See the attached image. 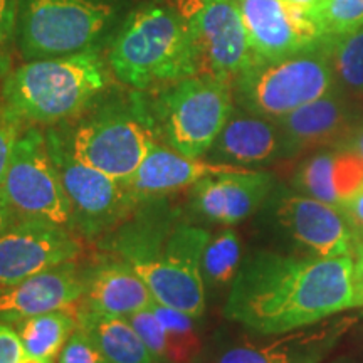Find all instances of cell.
<instances>
[{
  "instance_id": "cell-1",
  "label": "cell",
  "mask_w": 363,
  "mask_h": 363,
  "mask_svg": "<svg viewBox=\"0 0 363 363\" xmlns=\"http://www.w3.org/2000/svg\"><path fill=\"white\" fill-rule=\"evenodd\" d=\"M352 256L257 251L240 264L224 315L256 335L305 328L355 310Z\"/></svg>"
},
{
  "instance_id": "cell-2",
  "label": "cell",
  "mask_w": 363,
  "mask_h": 363,
  "mask_svg": "<svg viewBox=\"0 0 363 363\" xmlns=\"http://www.w3.org/2000/svg\"><path fill=\"white\" fill-rule=\"evenodd\" d=\"M208 239L184 208L163 197L140 202L123 224L103 235L101 247L133 267L155 301L199 320L207 306L202 256Z\"/></svg>"
},
{
  "instance_id": "cell-3",
  "label": "cell",
  "mask_w": 363,
  "mask_h": 363,
  "mask_svg": "<svg viewBox=\"0 0 363 363\" xmlns=\"http://www.w3.org/2000/svg\"><path fill=\"white\" fill-rule=\"evenodd\" d=\"M106 61L116 79L136 91L202 72L187 21L169 0L133 6L108 44Z\"/></svg>"
},
{
  "instance_id": "cell-4",
  "label": "cell",
  "mask_w": 363,
  "mask_h": 363,
  "mask_svg": "<svg viewBox=\"0 0 363 363\" xmlns=\"http://www.w3.org/2000/svg\"><path fill=\"white\" fill-rule=\"evenodd\" d=\"M103 51L26 61L11 71L0 98L27 125H61L88 110L110 89Z\"/></svg>"
},
{
  "instance_id": "cell-5",
  "label": "cell",
  "mask_w": 363,
  "mask_h": 363,
  "mask_svg": "<svg viewBox=\"0 0 363 363\" xmlns=\"http://www.w3.org/2000/svg\"><path fill=\"white\" fill-rule=\"evenodd\" d=\"M79 162L118 182L128 180L157 142L142 91L104 93L88 110L57 125Z\"/></svg>"
},
{
  "instance_id": "cell-6",
  "label": "cell",
  "mask_w": 363,
  "mask_h": 363,
  "mask_svg": "<svg viewBox=\"0 0 363 363\" xmlns=\"http://www.w3.org/2000/svg\"><path fill=\"white\" fill-rule=\"evenodd\" d=\"M133 0H19L16 45L24 61L103 51Z\"/></svg>"
},
{
  "instance_id": "cell-7",
  "label": "cell",
  "mask_w": 363,
  "mask_h": 363,
  "mask_svg": "<svg viewBox=\"0 0 363 363\" xmlns=\"http://www.w3.org/2000/svg\"><path fill=\"white\" fill-rule=\"evenodd\" d=\"M142 93L157 142L189 158L207 155L235 108L233 83L212 74Z\"/></svg>"
},
{
  "instance_id": "cell-8",
  "label": "cell",
  "mask_w": 363,
  "mask_h": 363,
  "mask_svg": "<svg viewBox=\"0 0 363 363\" xmlns=\"http://www.w3.org/2000/svg\"><path fill=\"white\" fill-rule=\"evenodd\" d=\"M335 88L325 38L320 44L276 61L252 62L233 81L235 106L281 118Z\"/></svg>"
},
{
  "instance_id": "cell-9",
  "label": "cell",
  "mask_w": 363,
  "mask_h": 363,
  "mask_svg": "<svg viewBox=\"0 0 363 363\" xmlns=\"http://www.w3.org/2000/svg\"><path fill=\"white\" fill-rule=\"evenodd\" d=\"M0 195L17 219L48 220L74 230L69 199L38 126H26L17 140Z\"/></svg>"
},
{
  "instance_id": "cell-10",
  "label": "cell",
  "mask_w": 363,
  "mask_h": 363,
  "mask_svg": "<svg viewBox=\"0 0 363 363\" xmlns=\"http://www.w3.org/2000/svg\"><path fill=\"white\" fill-rule=\"evenodd\" d=\"M45 133L49 153L56 163L72 208L74 233L88 239L103 238L123 224L140 202L118 182L93 167L79 162L67 148L57 125Z\"/></svg>"
},
{
  "instance_id": "cell-11",
  "label": "cell",
  "mask_w": 363,
  "mask_h": 363,
  "mask_svg": "<svg viewBox=\"0 0 363 363\" xmlns=\"http://www.w3.org/2000/svg\"><path fill=\"white\" fill-rule=\"evenodd\" d=\"M201 57V74L229 83L254 62L238 0H175Z\"/></svg>"
},
{
  "instance_id": "cell-12",
  "label": "cell",
  "mask_w": 363,
  "mask_h": 363,
  "mask_svg": "<svg viewBox=\"0 0 363 363\" xmlns=\"http://www.w3.org/2000/svg\"><path fill=\"white\" fill-rule=\"evenodd\" d=\"M271 219L284 235L315 257L352 256L360 229L337 206L321 202L294 190H276L269 201Z\"/></svg>"
},
{
  "instance_id": "cell-13",
  "label": "cell",
  "mask_w": 363,
  "mask_h": 363,
  "mask_svg": "<svg viewBox=\"0 0 363 363\" xmlns=\"http://www.w3.org/2000/svg\"><path fill=\"white\" fill-rule=\"evenodd\" d=\"M81 252L74 230L48 220L17 219L0 235V289L74 262Z\"/></svg>"
},
{
  "instance_id": "cell-14",
  "label": "cell",
  "mask_w": 363,
  "mask_h": 363,
  "mask_svg": "<svg viewBox=\"0 0 363 363\" xmlns=\"http://www.w3.org/2000/svg\"><path fill=\"white\" fill-rule=\"evenodd\" d=\"M254 62L293 56L323 40L310 9L288 0H238Z\"/></svg>"
},
{
  "instance_id": "cell-15",
  "label": "cell",
  "mask_w": 363,
  "mask_h": 363,
  "mask_svg": "<svg viewBox=\"0 0 363 363\" xmlns=\"http://www.w3.org/2000/svg\"><path fill=\"white\" fill-rule=\"evenodd\" d=\"M274 189V175L269 172H220L203 177L189 189V211L211 224L238 225L261 211Z\"/></svg>"
},
{
  "instance_id": "cell-16",
  "label": "cell",
  "mask_w": 363,
  "mask_h": 363,
  "mask_svg": "<svg viewBox=\"0 0 363 363\" xmlns=\"http://www.w3.org/2000/svg\"><path fill=\"white\" fill-rule=\"evenodd\" d=\"M360 320V315L331 316L288 333L261 335L264 340H244L222 350L217 363H321Z\"/></svg>"
},
{
  "instance_id": "cell-17",
  "label": "cell",
  "mask_w": 363,
  "mask_h": 363,
  "mask_svg": "<svg viewBox=\"0 0 363 363\" xmlns=\"http://www.w3.org/2000/svg\"><path fill=\"white\" fill-rule=\"evenodd\" d=\"M286 158L293 152L278 121L235 106L203 160L254 170Z\"/></svg>"
},
{
  "instance_id": "cell-18",
  "label": "cell",
  "mask_w": 363,
  "mask_h": 363,
  "mask_svg": "<svg viewBox=\"0 0 363 363\" xmlns=\"http://www.w3.org/2000/svg\"><path fill=\"white\" fill-rule=\"evenodd\" d=\"M350 101L333 88L325 96L288 115L274 118L291 147L293 157L345 147L358 126Z\"/></svg>"
},
{
  "instance_id": "cell-19",
  "label": "cell",
  "mask_w": 363,
  "mask_h": 363,
  "mask_svg": "<svg viewBox=\"0 0 363 363\" xmlns=\"http://www.w3.org/2000/svg\"><path fill=\"white\" fill-rule=\"evenodd\" d=\"M83 294V274L74 262H66L0 289V321L13 325L30 316L67 310Z\"/></svg>"
},
{
  "instance_id": "cell-20",
  "label": "cell",
  "mask_w": 363,
  "mask_h": 363,
  "mask_svg": "<svg viewBox=\"0 0 363 363\" xmlns=\"http://www.w3.org/2000/svg\"><path fill=\"white\" fill-rule=\"evenodd\" d=\"M238 169L239 167L211 163L203 158L184 157L175 150L155 142L142 165L128 180L123 182V185L136 202H145L190 189L195 182L207 175Z\"/></svg>"
},
{
  "instance_id": "cell-21",
  "label": "cell",
  "mask_w": 363,
  "mask_h": 363,
  "mask_svg": "<svg viewBox=\"0 0 363 363\" xmlns=\"http://www.w3.org/2000/svg\"><path fill=\"white\" fill-rule=\"evenodd\" d=\"M291 182L296 192L338 207L363 185V157L350 147L318 150L299 163Z\"/></svg>"
},
{
  "instance_id": "cell-22",
  "label": "cell",
  "mask_w": 363,
  "mask_h": 363,
  "mask_svg": "<svg viewBox=\"0 0 363 363\" xmlns=\"http://www.w3.org/2000/svg\"><path fill=\"white\" fill-rule=\"evenodd\" d=\"M83 274V306L111 316H130L155 301L147 283L126 262L111 257Z\"/></svg>"
},
{
  "instance_id": "cell-23",
  "label": "cell",
  "mask_w": 363,
  "mask_h": 363,
  "mask_svg": "<svg viewBox=\"0 0 363 363\" xmlns=\"http://www.w3.org/2000/svg\"><path fill=\"white\" fill-rule=\"evenodd\" d=\"M78 328L93 340L108 363H155L126 316H111L81 306Z\"/></svg>"
},
{
  "instance_id": "cell-24",
  "label": "cell",
  "mask_w": 363,
  "mask_h": 363,
  "mask_svg": "<svg viewBox=\"0 0 363 363\" xmlns=\"http://www.w3.org/2000/svg\"><path fill=\"white\" fill-rule=\"evenodd\" d=\"M19 333L22 347L27 355H33L43 360L54 362L59 357L62 347L78 328L76 315L67 310H57L44 315L30 316L13 323Z\"/></svg>"
},
{
  "instance_id": "cell-25",
  "label": "cell",
  "mask_w": 363,
  "mask_h": 363,
  "mask_svg": "<svg viewBox=\"0 0 363 363\" xmlns=\"http://www.w3.org/2000/svg\"><path fill=\"white\" fill-rule=\"evenodd\" d=\"M335 89L348 99L363 96V27L333 38H325Z\"/></svg>"
},
{
  "instance_id": "cell-26",
  "label": "cell",
  "mask_w": 363,
  "mask_h": 363,
  "mask_svg": "<svg viewBox=\"0 0 363 363\" xmlns=\"http://www.w3.org/2000/svg\"><path fill=\"white\" fill-rule=\"evenodd\" d=\"M240 239L233 229L211 235L202 256L203 284L212 289L230 288L240 269Z\"/></svg>"
},
{
  "instance_id": "cell-27",
  "label": "cell",
  "mask_w": 363,
  "mask_h": 363,
  "mask_svg": "<svg viewBox=\"0 0 363 363\" xmlns=\"http://www.w3.org/2000/svg\"><path fill=\"white\" fill-rule=\"evenodd\" d=\"M150 310L162 321L167 333L165 363H192L202 347L197 330V318L153 301Z\"/></svg>"
},
{
  "instance_id": "cell-28",
  "label": "cell",
  "mask_w": 363,
  "mask_h": 363,
  "mask_svg": "<svg viewBox=\"0 0 363 363\" xmlns=\"http://www.w3.org/2000/svg\"><path fill=\"white\" fill-rule=\"evenodd\" d=\"M311 13L323 38L363 27V0H321Z\"/></svg>"
},
{
  "instance_id": "cell-29",
  "label": "cell",
  "mask_w": 363,
  "mask_h": 363,
  "mask_svg": "<svg viewBox=\"0 0 363 363\" xmlns=\"http://www.w3.org/2000/svg\"><path fill=\"white\" fill-rule=\"evenodd\" d=\"M143 343L147 345L148 352L152 353L153 360L165 363V353H167V333L163 328L162 321L158 320L155 313L150 308L142 311H136L133 315L126 316Z\"/></svg>"
},
{
  "instance_id": "cell-30",
  "label": "cell",
  "mask_w": 363,
  "mask_h": 363,
  "mask_svg": "<svg viewBox=\"0 0 363 363\" xmlns=\"http://www.w3.org/2000/svg\"><path fill=\"white\" fill-rule=\"evenodd\" d=\"M26 128V123L0 98V184L11 163L17 140Z\"/></svg>"
},
{
  "instance_id": "cell-31",
  "label": "cell",
  "mask_w": 363,
  "mask_h": 363,
  "mask_svg": "<svg viewBox=\"0 0 363 363\" xmlns=\"http://www.w3.org/2000/svg\"><path fill=\"white\" fill-rule=\"evenodd\" d=\"M57 363H108L99 348L81 328H76L67 340Z\"/></svg>"
},
{
  "instance_id": "cell-32",
  "label": "cell",
  "mask_w": 363,
  "mask_h": 363,
  "mask_svg": "<svg viewBox=\"0 0 363 363\" xmlns=\"http://www.w3.org/2000/svg\"><path fill=\"white\" fill-rule=\"evenodd\" d=\"M24 353L21 337L13 325L0 321V363H19Z\"/></svg>"
},
{
  "instance_id": "cell-33",
  "label": "cell",
  "mask_w": 363,
  "mask_h": 363,
  "mask_svg": "<svg viewBox=\"0 0 363 363\" xmlns=\"http://www.w3.org/2000/svg\"><path fill=\"white\" fill-rule=\"evenodd\" d=\"M17 9L19 0H0V40L16 44Z\"/></svg>"
},
{
  "instance_id": "cell-34",
  "label": "cell",
  "mask_w": 363,
  "mask_h": 363,
  "mask_svg": "<svg viewBox=\"0 0 363 363\" xmlns=\"http://www.w3.org/2000/svg\"><path fill=\"white\" fill-rule=\"evenodd\" d=\"M353 261V294H355V308H362L363 310V229H360L358 234L355 247L352 252Z\"/></svg>"
},
{
  "instance_id": "cell-35",
  "label": "cell",
  "mask_w": 363,
  "mask_h": 363,
  "mask_svg": "<svg viewBox=\"0 0 363 363\" xmlns=\"http://www.w3.org/2000/svg\"><path fill=\"white\" fill-rule=\"evenodd\" d=\"M338 208L352 220L353 225L363 229V185L357 192H353L347 201L340 203Z\"/></svg>"
},
{
  "instance_id": "cell-36",
  "label": "cell",
  "mask_w": 363,
  "mask_h": 363,
  "mask_svg": "<svg viewBox=\"0 0 363 363\" xmlns=\"http://www.w3.org/2000/svg\"><path fill=\"white\" fill-rule=\"evenodd\" d=\"M12 71V44L0 40V83H4Z\"/></svg>"
},
{
  "instance_id": "cell-37",
  "label": "cell",
  "mask_w": 363,
  "mask_h": 363,
  "mask_svg": "<svg viewBox=\"0 0 363 363\" xmlns=\"http://www.w3.org/2000/svg\"><path fill=\"white\" fill-rule=\"evenodd\" d=\"M16 220H17L16 214H13L12 208L7 206V202L4 201V197L0 195V235L6 233L9 227H11Z\"/></svg>"
},
{
  "instance_id": "cell-38",
  "label": "cell",
  "mask_w": 363,
  "mask_h": 363,
  "mask_svg": "<svg viewBox=\"0 0 363 363\" xmlns=\"http://www.w3.org/2000/svg\"><path fill=\"white\" fill-rule=\"evenodd\" d=\"M345 147L353 148L355 152H358L363 157V125L357 126V130L353 131V135L350 136V140H348Z\"/></svg>"
},
{
  "instance_id": "cell-39",
  "label": "cell",
  "mask_w": 363,
  "mask_h": 363,
  "mask_svg": "<svg viewBox=\"0 0 363 363\" xmlns=\"http://www.w3.org/2000/svg\"><path fill=\"white\" fill-rule=\"evenodd\" d=\"M288 2L296 4V6H301V7L310 9V11H313V9H315L318 4L321 2V0H288Z\"/></svg>"
},
{
  "instance_id": "cell-40",
  "label": "cell",
  "mask_w": 363,
  "mask_h": 363,
  "mask_svg": "<svg viewBox=\"0 0 363 363\" xmlns=\"http://www.w3.org/2000/svg\"><path fill=\"white\" fill-rule=\"evenodd\" d=\"M19 363H52V362L43 360V358H38V357H33V355H27V353H24Z\"/></svg>"
},
{
  "instance_id": "cell-41",
  "label": "cell",
  "mask_w": 363,
  "mask_h": 363,
  "mask_svg": "<svg viewBox=\"0 0 363 363\" xmlns=\"http://www.w3.org/2000/svg\"><path fill=\"white\" fill-rule=\"evenodd\" d=\"M333 363H363V362H355V360H348V358H343V360L333 362Z\"/></svg>"
}]
</instances>
